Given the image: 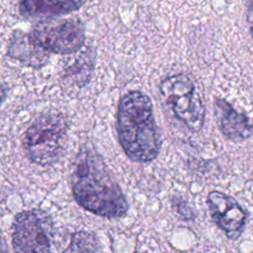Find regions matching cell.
<instances>
[{"label":"cell","instance_id":"6da1fadb","mask_svg":"<svg viewBox=\"0 0 253 253\" xmlns=\"http://www.w3.org/2000/svg\"><path fill=\"white\" fill-rule=\"evenodd\" d=\"M71 184L76 202L92 213L108 218L126 213L128 206L124 193L93 150H82L77 156Z\"/></svg>","mask_w":253,"mask_h":253},{"label":"cell","instance_id":"7a4b0ae2","mask_svg":"<svg viewBox=\"0 0 253 253\" xmlns=\"http://www.w3.org/2000/svg\"><path fill=\"white\" fill-rule=\"evenodd\" d=\"M117 131L126 156L134 162H150L161 146L151 100L140 91H129L120 101Z\"/></svg>","mask_w":253,"mask_h":253},{"label":"cell","instance_id":"3957f363","mask_svg":"<svg viewBox=\"0 0 253 253\" xmlns=\"http://www.w3.org/2000/svg\"><path fill=\"white\" fill-rule=\"evenodd\" d=\"M66 130L67 122L61 114L47 113L38 118L28 127L23 140L29 159L40 165L56 162Z\"/></svg>","mask_w":253,"mask_h":253},{"label":"cell","instance_id":"277c9868","mask_svg":"<svg viewBox=\"0 0 253 253\" xmlns=\"http://www.w3.org/2000/svg\"><path fill=\"white\" fill-rule=\"evenodd\" d=\"M159 89L163 102L175 117L192 131H200L206 113L192 80L184 74H176L164 79Z\"/></svg>","mask_w":253,"mask_h":253},{"label":"cell","instance_id":"5b68a950","mask_svg":"<svg viewBox=\"0 0 253 253\" xmlns=\"http://www.w3.org/2000/svg\"><path fill=\"white\" fill-rule=\"evenodd\" d=\"M27 38L32 44L47 53L70 54L83 46L85 35L80 21L65 19L41 23Z\"/></svg>","mask_w":253,"mask_h":253},{"label":"cell","instance_id":"8992f818","mask_svg":"<svg viewBox=\"0 0 253 253\" xmlns=\"http://www.w3.org/2000/svg\"><path fill=\"white\" fill-rule=\"evenodd\" d=\"M52 222L42 211L18 213L13 222L12 243L15 253H51Z\"/></svg>","mask_w":253,"mask_h":253},{"label":"cell","instance_id":"52a82bcc","mask_svg":"<svg viewBox=\"0 0 253 253\" xmlns=\"http://www.w3.org/2000/svg\"><path fill=\"white\" fill-rule=\"evenodd\" d=\"M207 205L214 223L229 239H237L244 230L247 217L239 203L231 196L211 191L208 195Z\"/></svg>","mask_w":253,"mask_h":253},{"label":"cell","instance_id":"ba28073f","mask_svg":"<svg viewBox=\"0 0 253 253\" xmlns=\"http://www.w3.org/2000/svg\"><path fill=\"white\" fill-rule=\"evenodd\" d=\"M214 115L217 126L226 138L242 141L253 135V122L245 115L236 112L225 100H215Z\"/></svg>","mask_w":253,"mask_h":253},{"label":"cell","instance_id":"9c48e42d","mask_svg":"<svg viewBox=\"0 0 253 253\" xmlns=\"http://www.w3.org/2000/svg\"><path fill=\"white\" fill-rule=\"evenodd\" d=\"M83 0H20L19 13L27 18L53 17L77 11Z\"/></svg>","mask_w":253,"mask_h":253},{"label":"cell","instance_id":"30bf717a","mask_svg":"<svg viewBox=\"0 0 253 253\" xmlns=\"http://www.w3.org/2000/svg\"><path fill=\"white\" fill-rule=\"evenodd\" d=\"M9 54L11 57L16 58L22 62H26L34 67L38 64H44V58H47L48 53L38 48L32 44L27 35H19V38H13L9 46Z\"/></svg>","mask_w":253,"mask_h":253},{"label":"cell","instance_id":"8fae6325","mask_svg":"<svg viewBox=\"0 0 253 253\" xmlns=\"http://www.w3.org/2000/svg\"><path fill=\"white\" fill-rule=\"evenodd\" d=\"M72 253H97L98 241L93 234L88 232L75 233L71 241Z\"/></svg>","mask_w":253,"mask_h":253},{"label":"cell","instance_id":"7c38bea8","mask_svg":"<svg viewBox=\"0 0 253 253\" xmlns=\"http://www.w3.org/2000/svg\"><path fill=\"white\" fill-rule=\"evenodd\" d=\"M5 97H6V89H5L4 86L0 83V106H1L2 102L4 101Z\"/></svg>","mask_w":253,"mask_h":253},{"label":"cell","instance_id":"4fadbf2b","mask_svg":"<svg viewBox=\"0 0 253 253\" xmlns=\"http://www.w3.org/2000/svg\"><path fill=\"white\" fill-rule=\"evenodd\" d=\"M0 253H10L6 244L3 242L1 238H0Z\"/></svg>","mask_w":253,"mask_h":253},{"label":"cell","instance_id":"5bb4252c","mask_svg":"<svg viewBox=\"0 0 253 253\" xmlns=\"http://www.w3.org/2000/svg\"><path fill=\"white\" fill-rule=\"evenodd\" d=\"M251 36H252V38H253V26H252V28H251Z\"/></svg>","mask_w":253,"mask_h":253}]
</instances>
